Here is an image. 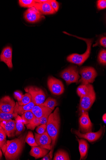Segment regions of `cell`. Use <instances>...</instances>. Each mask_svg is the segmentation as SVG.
Here are the masks:
<instances>
[{
    "instance_id": "cell-33",
    "label": "cell",
    "mask_w": 106,
    "mask_h": 160,
    "mask_svg": "<svg viewBox=\"0 0 106 160\" xmlns=\"http://www.w3.org/2000/svg\"><path fill=\"white\" fill-rule=\"evenodd\" d=\"M99 62L104 65H106V50L105 49L101 50L99 52L98 57Z\"/></svg>"
},
{
    "instance_id": "cell-1",
    "label": "cell",
    "mask_w": 106,
    "mask_h": 160,
    "mask_svg": "<svg viewBox=\"0 0 106 160\" xmlns=\"http://www.w3.org/2000/svg\"><path fill=\"white\" fill-rule=\"evenodd\" d=\"M26 135V132L16 138L7 141L6 150L4 154L6 160H15L20 158L25 145Z\"/></svg>"
},
{
    "instance_id": "cell-19",
    "label": "cell",
    "mask_w": 106,
    "mask_h": 160,
    "mask_svg": "<svg viewBox=\"0 0 106 160\" xmlns=\"http://www.w3.org/2000/svg\"><path fill=\"white\" fill-rule=\"evenodd\" d=\"M79 143V150L81 155L80 160L84 159L88 151V145L86 140L83 139H79L77 138Z\"/></svg>"
},
{
    "instance_id": "cell-21",
    "label": "cell",
    "mask_w": 106,
    "mask_h": 160,
    "mask_svg": "<svg viewBox=\"0 0 106 160\" xmlns=\"http://www.w3.org/2000/svg\"><path fill=\"white\" fill-rule=\"evenodd\" d=\"M80 77L79 71L76 67H71L68 85L73 83H78Z\"/></svg>"
},
{
    "instance_id": "cell-28",
    "label": "cell",
    "mask_w": 106,
    "mask_h": 160,
    "mask_svg": "<svg viewBox=\"0 0 106 160\" xmlns=\"http://www.w3.org/2000/svg\"><path fill=\"white\" fill-rule=\"evenodd\" d=\"M90 84V83L87 84H82L78 87L77 92L79 97H81L87 92L89 88Z\"/></svg>"
},
{
    "instance_id": "cell-31",
    "label": "cell",
    "mask_w": 106,
    "mask_h": 160,
    "mask_svg": "<svg viewBox=\"0 0 106 160\" xmlns=\"http://www.w3.org/2000/svg\"><path fill=\"white\" fill-rule=\"evenodd\" d=\"M71 68V67L65 69L60 73V77L65 81L67 85L69 81Z\"/></svg>"
},
{
    "instance_id": "cell-27",
    "label": "cell",
    "mask_w": 106,
    "mask_h": 160,
    "mask_svg": "<svg viewBox=\"0 0 106 160\" xmlns=\"http://www.w3.org/2000/svg\"><path fill=\"white\" fill-rule=\"evenodd\" d=\"M17 115L14 113L12 114L5 113L0 109V122L4 120L11 119L16 118Z\"/></svg>"
},
{
    "instance_id": "cell-14",
    "label": "cell",
    "mask_w": 106,
    "mask_h": 160,
    "mask_svg": "<svg viewBox=\"0 0 106 160\" xmlns=\"http://www.w3.org/2000/svg\"><path fill=\"white\" fill-rule=\"evenodd\" d=\"M12 53V48L7 46L3 48L0 55V61L4 62L10 69L13 68Z\"/></svg>"
},
{
    "instance_id": "cell-5",
    "label": "cell",
    "mask_w": 106,
    "mask_h": 160,
    "mask_svg": "<svg viewBox=\"0 0 106 160\" xmlns=\"http://www.w3.org/2000/svg\"><path fill=\"white\" fill-rule=\"evenodd\" d=\"M25 91L31 95L32 101L36 105L42 104L46 98V95L41 88L35 86H29L24 89Z\"/></svg>"
},
{
    "instance_id": "cell-16",
    "label": "cell",
    "mask_w": 106,
    "mask_h": 160,
    "mask_svg": "<svg viewBox=\"0 0 106 160\" xmlns=\"http://www.w3.org/2000/svg\"><path fill=\"white\" fill-rule=\"evenodd\" d=\"M52 111L51 109L47 107L41 105H36L29 111L32 112L36 117L40 118L42 116L45 114H50Z\"/></svg>"
},
{
    "instance_id": "cell-9",
    "label": "cell",
    "mask_w": 106,
    "mask_h": 160,
    "mask_svg": "<svg viewBox=\"0 0 106 160\" xmlns=\"http://www.w3.org/2000/svg\"><path fill=\"white\" fill-rule=\"evenodd\" d=\"M35 138L38 146L51 150L52 140L47 130L42 134L35 133Z\"/></svg>"
},
{
    "instance_id": "cell-4",
    "label": "cell",
    "mask_w": 106,
    "mask_h": 160,
    "mask_svg": "<svg viewBox=\"0 0 106 160\" xmlns=\"http://www.w3.org/2000/svg\"><path fill=\"white\" fill-rule=\"evenodd\" d=\"M96 99V95L93 86L90 84L87 92L81 97L79 107L80 114L85 111H87L91 107Z\"/></svg>"
},
{
    "instance_id": "cell-41",
    "label": "cell",
    "mask_w": 106,
    "mask_h": 160,
    "mask_svg": "<svg viewBox=\"0 0 106 160\" xmlns=\"http://www.w3.org/2000/svg\"><path fill=\"white\" fill-rule=\"evenodd\" d=\"M49 0H35V1L38 3H44L49 2Z\"/></svg>"
},
{
    "instance_id": "cell-37",
    "label": "cell",
    "mask_w": 106,
    "mask_h": 160,
    "mask_svg": "<svg viewBox=\"0 0 106 160\" xmlns=\"http://www.w3.org/2000/svg\"><path fill=\"white\" fill-rule=\"evenodd\" d=\"M50 3L53 8L56 12H57L59 8V5L58 2L55 0H50Z\"/></svg>"
},
{
    "instance_id": "cell-18",
    "label": "cell",
    "mask_w": 106,
    "mask_h": 160,
    "mask_svg": "<svg viewBox=\"0 0 106 160\" xmlns=\"http://www.w3.org/2000/svg\"><path fill=\"white\" fill-rule=\"evenodd\" d=\"M35 105V104L32 101L28 104L23 106L19 105L18 102H16L13 113L22 115L25 112L31 110Z\"/></svg>"
},
{
    "instance_id": "cell-43",
    "label": "cell",
    "mask_w": 106,
    "mask_h": 160,
    "mask_svg": "<svg viewBox=\"0 0 106 160\" xmlns=\"http://www.w3.org/2000/svg\"><path fill=\"white\" fill-rule=\"evenodd\" d=\"M2 153L1 148H0V160L2 159Z\"/></svg>"
},
{
    "instance_id": "cell-2",
    "label": "cell",
    "mask_w": 106,
    "mask_h": 160,
    "mask_svg": "<svg viewBox=\"0 0 106 160\" xmlns=\"http://www.w3.org/2000/svg\"><path fill=\"white\" fill-rule=\"evenodd\" d=\"M59 109L57 108L54 112L49 115L47 123V131L52 140L51 148L49 152L51 159L53 152L58 138L60 125Z\"/></svg>"
},
{
    "instance_id": "cell-8",
    "label": "cell",
    "mask_w": 106,
    "mask_h": 160,
    "mask_svg": "<svg viewBox=\"0 0 106 160\" xmlns=\"http://www.w3.org/2000/svg\"><path fill=\"white\" fill-rule=\"evenodd\" d=\"M79 130L82 133L92 132L93 125L87 111L83 112L79 119Z\"/></svg>"
},
{
    "instance_id": "cell-29",
    "label": "cell",
    "mask_w": 106,
    "mask_h": 160,
    "mask_svg": "<svg viewBox=\"0 0 106 160\" xmlns=\"http://www.w3.org/2000/svg\"><path fill=\"white\" fill-rule=\"evenodd\" d=\"M32 101V98L31 95L27 93L24 95L22 99L18 102L19 105L23 106L31 102Z\"/></svg>"
},
{
    "instance_id": "cell-44",
    "label": "cell",
    "mask_w": 106,
    "mask_h": 160,
    "mask_svg": "<svg viewBox=\"0 0 106 160\" xmlns=\"http://www.w3.org/2000/svg\"><path fill=\"white\" fill-rule=\"evenodd\" d=\"M2 126L0 125V130L2 129Z\"/></svg>"
},
{
    "instance_id": "cell-3",
    "label": "cell",
    "mask_w": 106,
    "mask_h": 160,
    "mask_svg": "<svg viewBox=\"0 0 106 160\" xmlns=\"http://www.w3.org/2000/svg\"><path fill=\"white\" fill-rule=\"evenodd\" d=\"M63 32L67 35L71 36L85 41L87 46L86 52L82 54L77 53L72 54L69 55L67 58V60L69 62L77 64L79 66L82 65L87 60L90 54L92 44V39H86L69 34L66 32Z\"/></svg>"
},
{
    "instance_id": "cell-40",
    "label": "cell",
    "mask_w": 106,
    "mask_h": 160,
    "mask_svg": "<svg viewBox=\"0 0 106 160\" xmlns=\"http://www.w3.org/2000/svg\"><path fill=\"white\" fill-rule=\"evenodd\" d=\"M44 157L41 159V160H52L51 158L50 157L49 152L46 155H45L43 157Z\"/></svg>"
},
{
    "instance_id": "cell-42",
    "label": "cell",
    "mask_w": 106,
    "mask_h": 160,
    "mask_svg": "<svg viewBox=\"0 0 106 160\" xmlns=\"http://www.w3.org/2000/svg\"><path fill=\"white\" fill-rule=\"evenodd\" d=\"M103 120L104 122L106 124V114L105 113L103 116Z\"/></svg>"
},
{
    "instance_id": "cell-6",
    "label": "cell",
    "mask_w": 106,
    "mask_h": 160,
    "mask_svg": "<svg viewBox=\"0 0 106 160\" xmlns=\"http://www.w3.org/2000/svg\"><path fill=\"white\" fill-rule=\"evenodd\" d=\"M81 78L79 81L82 84H87L93 83L97 77V72L94 68L91 67L82 68L80 71Z\"/></svg>"
},
{
    "instance_id": "cell-17",
    "label": "cell",
    "mask_w": 106,
    "mask_h": 160,
    "mask_svg": "<svg viewBox=\"0 0 106 160\" xmlns=\"http://www.w3.org/2000/svg\"><path fill=\"white\" fill-rule=\"evenodd\" d=\"M49 150L39 146L32 147L30 152V155L35 159L43 157L49 152Z\"/></svg>"
},
{
    "instance_id": "cell-12",
    "label": "cell",
    "mask_w": 106,
    "mask_h": 160,
    "mask_svg": "<svg viewBox=\"0 0 106 160\" xmlns=\"http://www.w3.org/2000/svg\"><path fill=\"white\" fill-rule=\"evenodd\" d=\"M24 17L27 22L33 23L40 20L43 16L40 12L33 7L29 8L25 12Z\"/></svg>"
},
{
    "instance_id": "cell-34",
    "label": "cell",
    "mask_w": 106,
    "mask_h": 160,
    "mask_svg": "<svg viewBox=\"0 0 106 160\" xmlns=\"http://www.w3.org/2000/svg\"><path fill=\"white\" fill-rule=\"evenodd\" d=\"M47 124H42L38 126L36 129V131L38 134H41L44 133L46 130Z\"/></svg>"
},
{
    "instance_id": "cell-36",
    "label": "cell",
    "mask_w": 106,
    "mask_h": 160,
    "mask_svg": "<svg viewBox=\"0 0 106 160\" xmlns=\"http://www.w3.org/2000/svg\"><path fill=\"white\" fill-rule=\"evenodd\" d=\"M50 114H47L44 115L40 118V125L47 124L49 116Z\"/></svg>"
},
{
    "instance_id": "cell-25",
    "label": "cell",
    "mask_w": 106,
    "mask_h": 160,
    "mask_svg": "<svg viewBox=\"0 0 106 160\" xmlns=\"http://www.w3.org/2000/svg\"><path fill=\"white\" fill-rule=\"evenodd\" d=\"M25 141L30 146L32 147L38 146L34 138V134L32 132H28L26 136Z\"/></svg>"
},
{
    "instance_id": "cell-38",
    "label": "cell",
    "mask_w": 106,
    "mask_h": 160,
    "mask_svg": "<svg viewBox=\"0 0 106 160\" xmlns=\"http://www.w3.org/2000/svg\"><path fill=\"white\" fill-rule=\"evenodd\" d=\"M24 95L20 91H17L14 92V96L18 101H20L22 99Z\"/></svg>"
},
{
    "instance_id": "cell-24",
    "label": "cell",
    "mask_w": 106,
    "mask_h": 160,
    "mask_svg": "<svg viewBox=\"0 0 106 160\" xmlns=\"http://www.w3.org/2000/svg\"><path fill=\"white\" fill-rule=\"evenodd\" d=\"M58 105L57 100L51 97H48L41 105L47 107L52 111Z\"/></svg>"
},
{
    "instance_id": "cell-23",
    "label": "cell",
    "mask_w": 106,
    "mask_h": 160,
    "mask_svg": "<svg viewBox=\"0 0 106 160\" xmlns=\"http://www.w3.org/2000/svg\"><path fill=\"white\" fill-rule=\"evenodd\" d=\"M53 160H70L69 156L66 151L60 149L58 150L54 155Z\"/></svg>"
},
{
    "instance_id": "cell-10",
    "label": "cell",
    "mask_w": 106,
    "mask_h": 160,
    "mask_svg": "<svg viewBox=\"0 0 106 160\" xmlns=\"http://www.w3.org/2000/svg\"><path fill=\"white\" fill-rule=\"evenodd\" d=\"M103 128L102 126L100 129L96 132H89L85 133H81L79 130H73V132L81 138H84L90 142H93L98 140L101 136L103 133Z\"/></svg>"
},
{
    "instance_id": "cell-35",
    "label": "cell",
    "mask_w": 106,
    "mask_h": 160,
    "mask_svg": "<svg viewBox=\"0 0 106 160\" xmlns=\"http://www.w3.org/2000/svg\"><path fill=\"white\" fill-rule=\"evenodd\" d=\"M97 6L99 10L105 9L106 8V1L105 0H99L97 1Z\"/></svg>"
},
{
    "instance_id": "cell-11",
    "label": "cell",
    "mask_w": 106,
    "mask_h": 160,
    "mask_svg": "<svg viewBox=\"0 0 106 160\" xmlns=\"http://www.w3.org/2000/svg\"><path fill=\"white\" fill-rule=\"evenodd\" d=\"M16 104L13 99L8 96H5L0 99V109L5 113H13Z\"/></svg>"
},
{
    "instance_id": "cell-7",
    "label": "cell",
    "mask_w": 106,
    "mask_h": 160,
    "mask_svg": "<svg viewBox=\"0 0 106 160\" xmlns=\"http://www.w3.org/2000/svg\"><path fill=\"white\" fill-rule=\"evenodd\" d=\"M48 85L51 92L54 95H59L64 92V87L62 82L53 77L48 78Z\"/></svg>"
},
{
    "instance_id": "cell-22",
    "label": "cell",
    "mask_w": 106,
    "mask_h": 160,
    "mask_svg": "<svg viewBox=\"0 0 106 160\" xmlns=\"http://www.w3.org/2000/svg\"><path fill=\"white\" fill-rule=\"evenodd\" d=\"M7 135L2 128L0 130V148L5 154L7 148Z\"/></svg>"
},
{
    "instance_id": "cell-39",
    "label": "cell",
    "mask_w": 106,
    "mask_h": 160,
    "mask_svg": "<svg viewBox=\"0 0 106 160\" xmlns=\"http://www.w3.org/2000/svg\"><path fill=\"white\" fill-rule=\"evenodd\" d=\"M100 45L102 47H106V37H103L101 38L99 41Z\"/></svg>"
},
{
    "instance_id": "cell-30",
    "label": "cell",
    "mask_w": 106,
    "mask_h": 160,
    "mask_svg": "<svg viewBox=\"0 0 106 160\" xmlns=\"http://www.w3.org/2000/svg\"><path fill=\"white\" fill-rule=\"evenodd\" d=\"M36 2L34 0H19V4L22 7L31 8L34 7Z\"/></svg>"
},
{
    "instance_id": "cell-13",
    "label": "cell",
    "mask_w": 106,
    "mask_h": 160,
    "mask_svg": "<svg viewBox=\"0 0 106 160\" xmlns=\"http://www.w3.org/2000/svg\"><path fill=\"white\" fill-rule=\"evenodd\" d=\"M0 125L9 138H13L16 136V129L15 120L12 119L4 120L0 122Z\"/></svg>"
},
{
    "instance_id": "cell-20",
    "label": "cell",
    "mask_w": 106,
    "mask_h": 160,
    "mask_svg": "<svg viewBox=\"0 0 106 160\" xmlns=\"http://www.w3.org/2000/svg\"><path fill=\"white\" fill-rule=\"evenodd\" d=\"M15 118L16 129V136H19L24 132L25 129V127L21 117L19 115H17Z\"/></svg>"
},
{
    "instance_id": "cell-26",
    "label": "cell",
    "mask_w": 106,
    "mask_h": 160,
    "mask_svg": "<svg viewBox=\"0 0 106 160\" xmlns=\"http://www.w3.org/2000/svg\"><path fill=\"white\" fill-rule=\"evenodd\" d=\"M35 117L31 112H27L21 115V118L24 124H29Z\"/></svg>"
},
{
    "instance_id": "cell-32",
    "label": "cell",
    "mask_w": 106,
    "mask_h": 160,
    "mask_svg": "<svg viewBox=\"0 0 106 160\" xmlns=\"http://www.w3.org/2000/svg\"><path fill=\"white\" fill-rule=\"evenodd\" d=\"M40 125V119L35 117L29 124H26L28 129L34 130L35 128Z\"/></svg>"
},
{
    "instance_id": "cell-15",
    "label": "cell",
    "mask_w": 106,
    "mask_h": 160,
    "mask_svg": "<svg viewBox=\"0 0 106 160\" xmlns=\"http://www.w3.org/2000/svg\"><path fill=\"white\" fill-rule=\"evenodd\" d=\"M50 0L49 1L44 3L36 2L34 7L40 12L41 14H49L55 13L56 12L50 4Z\"/></svg>"
}]
</instances>
